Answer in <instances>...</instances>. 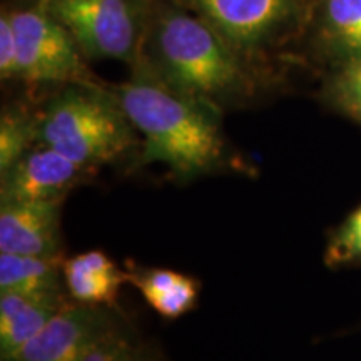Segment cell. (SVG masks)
I'll list each match as a JSON object with an SVG mask.
<instances>
[{
	"label": "cell",
	"mask_w": 361,
	"mask_h": 361,
	"mask_svg": "<svg viewBox=\"0 0 361 361\" xmlns=\"http://www.w3.org/2000/svg\"><path fill=\"white\" fill-rule=\"evenodd\" d=\"M62 204L0 201V252L62 255Z\"/></svg>",
	"instance_id": "cell-9"
},
{
	"label": "cell",
	"mask_w": 361,
	"mask_h": 361,
	"mask_svg": "<svg viewBox=\"0 0 361 361\" xmlns=\"http://www.w3.org/2000/svg\"><path fill=\"white\" fill-rule=\"evenodd\" d=\"M129 283L162 318L176 319L196 308L201 284L174 269L144 268L130 264Z\"/></svg>",
	"instance_id": "cell-12"
},
{
	"label": "cell",
	"mask_w": 361,
	"mask_h": 361,
	"mask_svg": "<svg viewBox=\"0 0 361 361\" xmlns=\"http://www.w3.org/2000/svg\"><path fill=\"white\" fill-rule=\"evenodd\" d=\"M141 66L171 87L218 107L250 85L241 54L197 13L161 17Z\"/></svg>",
	"instance_id": "cell-2"
},
{
	"label": "cell",
	"mask_w": 361,
	"mask_h": 361,
	"mask_svg": "<svg viewBox=\"0 0 361 361\" xmlns=\"http://www.w3.org/2000/svg\"><path fill=\"white\" fill-rule=\"evenodd\" d=\"M17 37V79L32 84H92L78 44L52 16L49 0L11 12Z\"/></svg>",
	"instance_id": "cell-4"
},
{
	"label": "cell",
	"mask_w": 361,
	"mask_h": 361,
	"mask_svg": "<svg viewBox=\"0 0 361 361\" xmlns=\"http://www.w3.org/2000/svg\"><path fill=\"white\" fill-rule=\"evenodd\" d=\"M17 37L13 29L11 12H2L0 16V78L2 80L17 79Z\"/></svg>",
	"instance_id": "cell-19"
},
{
	"label": "cell",
	"mask_w": 361,
	"mask_h": 361,
	"mask_svg": "<svg viewBox=\"0 0 361 361\" xmlns=\"http://www.w3.org/2000/svg\"><path fill=\"white\" fill-rule=\"evenodd\" d=\"M69 301L66 290L0 291V358L24 346Z\"/></svg>",
	"instance_id": "cell-10"
},
{
	"label": "cell",
	"mask_w": 361,
	"mask_h": 361,
	"mask_svg": "<svg viewBox=\"0 0 361 361\" xmlns=\"http://www.w3.org/2000/svg\"><path fill=\"white\" fill-rule=\"evenodd\" d=\"M78 361H169L154 341L139 335L128 322L94 343Z\"/></svg>",
	"instance_id": "cell-14"
},
{
	"label": "cell",
	"mask_w": 361,
	"mask_h": 361,
	"mask_svg": "<svg viewBox=\"0 0 361 361\" xmlns=\"http://www.w3.org/2000/svg\"><path fill=\"white\" fill-rule=\"evenodd\" d=\"M39 142V117L22 109H6L0 117V174Z\"/></svg>",
	"instance_id": "cell-16"
},
{
	"label": "cell",
	"mask_w": 361,
	"mask_h": 361,
	"mask_svg": "<svg viewBox=\"0 0 361 361\" xmlns=\"http://www.w3.org/2000/svg\"><path fill=\"white\" fill-rule=\"evenodd\" d=\"M324 34L343 61L361 57V0H324Z\"/></svg>",
	"instance_id": "cell-15"
},
{
	"label": "cell",
	"mask_w": 361,
	"mask_h": 361,
	"mask_svg": "<svg viewBox=\"0 0 361 361\" xmlns=\"http://www.w3.org/2000/svg\"><path fill=\"white\" fill-rule=\"evenodd\" d=\"M80 54L134 62L141 51V19L133 0H49Z\"/></svg>",
	"instance_id": "cell-5"
},
{
	"label": "cell",
	"mask_w": 361,
	"mask_h": 361,
	"mask_svg": "<svg viewBox=\"0 0 361 361\" xmlns=\"http://www.w3.org/2000/svg\"><path fill=\"white\" fill-rule=\"evenodd\" d=\"M39 142L84 168L114 164L135 147V129L114 90L67 84L39 117Z\"/></svg>",
	"instance_id": "cell-3"
},
{
	"label": "cell",
	"mask_w": 361,
	"mask_h": 361,
	"mask_svg": "<svg viewBox=\"0 0 361 361\" xmlns=\"http://www.w3.org/2000/svg\"><path fill=\"white\" fill-rule=\"evenodd\" d=\"M326 96L343 114L361 124V57L341 62L328 82Z\"/></svg>",
	"instance_id": "cell-18"
},
{
	"label": "cell",
	"mask_w": 361,
	"mask_h": 361,
	"mask_svg": "<svg viewBox=\"0 0 361 361\" xmlns=\"http://www.w3.org/2000/svg\"><path fill=\"white\" fill-rule=\"evenodd\" d=\"M64 255L29 256L0 252V291L66 290Z\"/></svg>",
	"instance_id": "cell-13"
},
{
	"label": "cell",
	"mask_w": 361,
	"mask_h": 361,
	"mask_svg": "<svg viewBox=\"0 0 361 361\" xmlns=\"http://www.w3.org/2000/svg\"><path fill=\"white\" fill-rule=\"evenodd\" d=\"M94 174V169L39 142L0 174V201L64 204L66 197Z\"/></svg>",
	"instance_id": "cell-8"
},
{
	"label": "cell",
	"mask_w": 361,
	"mask_h": 361,
	"mask_svg": "<svg viewBox=\"0 0 361 361\" xmlns=\"http://www.w3.org/2000/svg\"><path fill=\"white\" fill-rule=\"evenodd\" d=\"M126 323L112 306L69 301L34 338L0 361H78L94 343Z\"/></svg>",
	"instance_id": "cell-6"
},
{
	"label": "cell",
	"mask_w": 361,
	"mask_h": 361,
	"mask_svg": "<svg viewBox=\"0 0 361 361\" xmlns=\"http://www.w3.org/2000/svg\"><path fill=\"white\" fill-rule=\"evenodd\" d=\"M114 90L142 135L137 166L164 164L179 180L233 168L219 107L171 87L144 66Z\"/></svg>",
	"instance_id": "cell-1"
},
{
	"label": "cell",
	"mask_w": 361,
	"mask_h": 361,
	"mask_svg": "<svg viewBox=\"0 0 361 361\" xmlns=\"http://www.w3.org/2000/svg\"><path fill=\"white\" fill-rule=\"evenodd\" d=\"M62 274L67 295L72 301L82 305L114 308L121 288L129 283L128 269L119 268L99 250L64 258Z\"/></svg>",
	"instance_id": "cell-11"
},
{
	"label": "cell",
	"mask_w": 361,
	"mask_h": 361,
	"mask_svg": "<svg viewBox=\"0 0 361 361\" xmlns=\"http://www.w3.org/2000/svg\"><path fill=\"white\" fill-rule=\"evenodd\" d=\"M323 258L331 269L361 266V204L331 229Z\"/></svg>",
	"instance_id": "cell-17"
},
{
	"label": "cell",
	"mask_w": 361,
	"mask_h": 361,
	"mask_svg": "<svg viewBox=\"0 0 361 361\" xmlns=\"http://www.w3.org/2000/svg\"><path fill=\"white\" fill-rule=\"evenodd\" d=\"M239 54L268 45L295 17L300 0H183Z\"/></svg>",
	"instance_id": "cell-7"
}]
</instances>
